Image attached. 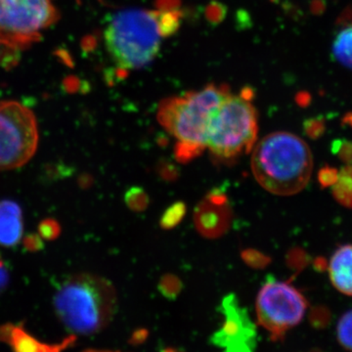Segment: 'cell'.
Returning a JSON list of instances; mask_svg holds the SVG:
<instances>
[{
    "label": "cell",
    "mask_w": 352,
    "mask_h": 352,
    "mask_svg": "<svg viewBox=\"0 0 352 352\" xmlns=\"http://www.w3.org/2000/svg\"><path fill=\"white\" fill-rule=\"evenodd\" d=\"M177 11L129 9L111 18L104 32L109 54L118 68L131 71L151 63L163 38L179 27Z\"/></svg>",
    "instance_id": "cell-1"
},
{
    "label": "cell",
    "mask_w": 352,
    "mask_h": 352,
    "mask_svg": "<svg viewBox=\"0 0 352 352\" xmlns=\"http://www.w3.org/2000/svg\"><path fill=\"white\" fill-rule=\"evenodd\" d=\"M229 94L226 85H210L160 104L157 120L175 138V159L179 163L191 162L207 148L210 119Z\"/></svg>",
    "instance_id": "cell-2"
},
{
    "label": "cell",
    "mask_w": 352,
    "mask_h": 352,
    "mask_svg": "<svg viewBox=\"0 0 352 352\" xmlns=\"http://www.w3.org/2000/svg\"><path fill=\"white\" fill-rule=\"evenodd\" d=\"M314 160L302 138L289 132L265 136L254 148L252 170L266 191L278 196L298 194L309 182Z\"/></svg>",
    "instance_id": "cell-3"
},
{
    "label": "cell",
    "mask_w": 352,
    "mask_h": 352,
    "mask_svg": "<svg viewBox=\"0 0 352 352\" xmlns=\"http://www.w3.org/2000/svg\"><path fill=\"white\" fill-rule=\"evenodd\" d=\"M53 303L58 318L69 332L94 335L107 327L115 316L117 292L105 278L80 273L61 282Z\"/></svg>",
    "instance_id": "cell-4"
},
{
    "label": "cell",
    "mask_w": 352,
    "mask_h": 352,
    "mask_svg": "<svg viewBox=\"0 0 352 352\" xmlns=\"http://www.w3.org/2000/svg\"><path fill=\"white\" fill-rule=\"evenodd\" d=\"M249 88L229 94L212 115L207 148L217 159L229 161L249 153L258 138V113Z\"/></svg>",
    "instance_id": "cell-5"
},
{
    "label": "cell",
    "mask_w": 352,
    "mask_h": 352,
    "mask_svg": "<svg viewBox=\"0 0 352 352\" xmlns=\"http://www.w3.org/2000/svg\"><path fill=\"white\" fill-rule=\"evenodd\" d=\"M58 18L52 0H0V41L13 50L27 47Z\"/></svg>",
    "instance_id": "cell-6"
},
{
    "label": "cell",
    "mask_w": 352,
    "mask_h": 352,
    "mask_svg": "<svg viewBox=\"0 0 352 352\" xmlns=\"http://www.w3.org/2000/svg\"><path fill=\"white\" fill-rule=\"evenodd\" d=\"M38 140V122L31 109L17 101H0V170L29 163Z\"/></svg>",
    "instance_id": "cell-7"
},
{
    "label": "cell",
    "mask_w": 352,
    "mask_h": 352,
    "mask_svg": "<svg viewBox=\"0 0 352 352\" xmlns=\"http://www.w3.org/2000/svg\"><path fill=\"white\" fill-rule=\"evenodd\" d=\"M307 307V298L295 287L267 280L256 298L258 324L270 333L271 339L282 340L302 321Z\"/></svg>",
    "instance_id": "cell-8"
},
{
    "label": "cell",
    "mask_w": 352,
    "mask_h": 352,
    "mask_svg": "<svg viewBox=\"0 0 352 352\" xmlns=\"http://www.w3.org/2000/svg\"><path fill=\"white\" fill-rule=\"evenodd\" d=\"M220 309L224 315V324L215 335L217 342L226 347V352H252V346L248 342L254 339L256 330L236 296L231 294L226 296Z\"/></svg>",
    "instance_id": "cell-9"
},
{
    "label": "cell",
    "mask_w": 352,
    "mask_h": 352,
    "mask_svg": "<svg viewBox=\"0 0 352 352\" xmlns=\"http://www.w3.org/2000/svg\"><path fill=\"white\" fill-rule=\"evenodd\" d=\"M194 222L204 237L215 239L223 236L232 222V208L228 197L219 189L210 191L197 206Z\"/></svg>",
    "instance_id": "cell-10"
},
{
    "label": "cell",
    "mask_w": 352,
    "mask_h": 352,
    "mask_svg": "<svg viewBox=\"0 0 352 352\" xmlns=\"http://www.w3.org/2000/svg\"><path fill=\"white\" fill-rule=\"evenodd\" d=\"M24 233L22 208L15 201H0V245L12 248L22 240Z\"/></svg>",
    "instance_id": "cell-11"
},
{
    "label": "cell",
    "mask_w": 352,
    "mask_h": 352,
    "mask_svg": "<svg viewBox=\"0 0 352 352\" xmlns=\"http://www.w3.org/2000/svg\"><path fill=\"white\" fill-rule=\"evenodd\" d=\"M329 276L336 289L352 296V245H342L331 258Z\"/></svg>",
    "instance_id": "cell-12"
},
{
    "label": "cell",
    "mask_w": 352,
    "mask_h": 352,
    "mask_svg": "<svg viewBox=\"0 0 352 352\" xmlns=\"http://www.w3.org/2000/svg\"><path fill=\"white\" fill-rule=\"evenodd\" d=\"M333 57L347 69H352V9H347L337 22L332 41Z\"/></svg>",
    "instance_id": "cell-13"
},
{
    "label": "cell",
    "mask_w": 352,
    "mask_h": 352,
    "mask_svg": "<svg viewBox=\"0 0 352 352\" xmlns=\"http://www.w3.org/2000/svg\"><path fill=\"white\" fill-rule=\"evenodd\" d=\"M1 337L10 342L16 352H60L65 346V344L64 346L41 344L20 328L12 326L1 329Z\"/></svg>",
    "instance_id": "cell-14"
},
{
    "label": "cell",
    "mask_w": 352,
    "mask_h": 352,
    "mask_svg": "<svg viewBox=\"0 0 352 352\" xmlns=\"http://www.w3.org/2000/svg\"><path fill=\"white\" fill-rule=\"evenodd\" d=\"M333 195L344 207L352 208V164L338 171L337 180L332 185Z\"/></svg>",
    "instance_id": "cell-15"
},
{
    "label": "cell",
    "mask_w": 352,
    "mask_h": 352,
    "mask_svg": "<svg viewBox=\"0 0 352 352\" xmlns=\"http://www.w3.org/2000/svg\"><path fill=\"white\" fill-rule=\"evenodd\" d=\"M185 214H186V206L183 201H176L173 204L164 210L160 219L162 228L166 230L175 228L184 219Z\"/></svg>",
    "instance_id": "cell-16"
},
{
    "label": "cell",
    "mask_w": 352,
    "mask_h": 352,
    "mask_svg": "<svg viewBox=\"0 0 352 352\" xmlns=\"http://www.w3.org/2000/svg\"><path fill=\"white\" fill-rule=\"evenodd\" d=\"M124 201H126V207L132 212H144L149 206V196L146 193L144 189L133 186L126 192Z\"/></svg>",
    "instance_id": "cell-17"
},
{
    "label": "cell",
    "mask_w": 352,
    "mask_h": 352,
    "mask_svg": "<svg viewBox=\"0 0 352 352\" xmlns=\"http://www.w3.org/2000/svg\"><path fill=\"white\" fill-rule=\"evenodd\" d=\"M337 337L340 346L352 352V309L340 317L337 327Z\"/></svg>",
    "instance_id": "cell-18"
},
{
    "label": "cell",
    "mask_w": 352,
    "mask_h": 352,
    "mask_svg": "<svg viewBox=\"0 0 352 352\" xmlns=\"http://www.w3.org/2000/svg\"><path fill=\"white\" fill-rule=\"evenodd\" d=\"M241 256L244 263L254 270H263L270 263V258L256 250H245Z\"/></svg>",
    "instance_id": "cell-19"
},
{
    "label": "cell",
    "mask_w": 352,
    "mask_h": 352,
    "mask_svg": "<svg viewBox=\"0 0 352 352\" xmlns=\"http://www.w3.org/2000/svg\"><path fill=\"white\" fill-rule=\"evenodd\" d=\"M182 283L179 278L173 274H166L160 280L159 289L164 296L175 298L182 289Z\"/></svg>",
    "instance_id": "cell-20"
},
{
    "label": "cell",
    "mask_w": 352,
    "mask_h": 352,
    "mask_svg": "<svg viewBox=\"0 0 352 352\" xmlns=\"http://www.w3.org/2000/svg\"><path fill=\"white\" fill-rule=\"evenodd\" d=\"M333 149L344 163L352 164V142L346 140H336Z\"/></svg>",
    "instance_id": "cell-21"
},
{
    "label": "cell",
    "mask_w": 352,
    "mask_h": 352,
    "mask_svg": "<svg viewBox=\"0 0 352 352\" xmlns=\"http://www.w3.org/2000/svg\"><path fill=\"white\" fill-rule=\"evenodd\" d=\"M157 173L166 182H173L177 179L179 171L177 168L168 161H162L157 164Z\"/></svg>",
    "instance_id": "cell-22"
},
{
    "label": "cell",
    "mask_w": 352,
    "mask_h": 352,
    "mask_svg": "<svg viewBox=\"0 0 352 352\" xmlns=\"http://www.w3.org/2000/svg\"><path fill=\"white\" fill-rule=\"evenodd\" d=\"M9 280H10V270H9L8 263L0 254V295L8 286Z\"/></svg>",
    "instance_id": "cell-23"
},
{
    "label": "cell",
    "mask_w": 352,
    "mask_h": 352,
    "mask_svg": "<svg viewBox=\"0 0 352 352\" xmlns=\"http://www.w3.org/2000/svg\"><path fill=\"white\" fill-rule=\"evenodd\" d=\"M338 170L335 168H325L319 173V182L323 186H332L337 180Z\"/></svg>",
    "instance_id": "cell-24"
},
{
    "label": "cell",
    "mask_w": 352,
    "mask_h": 352,
    "mask_svg": "<svg viewBox=\"0 0 352 352\" xmlns=\"http://www.w3.org/2000/svg\"><path fill=\"white\" fill-rule=\"evenodd\" d=\"M41 231H43V235L45 238L54 237L56 235L55 229H58V227H55V222L46 221L44 222L43 226H41Z\"/></svg>",
    "instance_id": "cell-25"
},
{
    "label": "cell",
    "mask_w": 352,
    "mask_h": 352,
    "mask_svg": "<svg viewBox=\"0 0 352 352\" xmlns=\"http://www.w3.org/2000/svg\"><path fill=\"white\" fill-rule=\"evenodd\" d=\"M85 352H118V351H97V349H90Z\"/></svg>",
    "instance_id": "cell-26"
},
{
    "label": "cell",
    "mask_w": 352,
    "mask_h": 352,
    "mask_svg": "<svg viewBox=\"0 0 352 352\" xmlns=\"http://www.w3.org/2000/svg\"><path fill=\"white\" fill-rule=\"evenodd\" d=\"M6 45V44H3L0 41V56H1V46Z\"/></svg>",
    "instance_id": "cell-27"
}]
</instances>
